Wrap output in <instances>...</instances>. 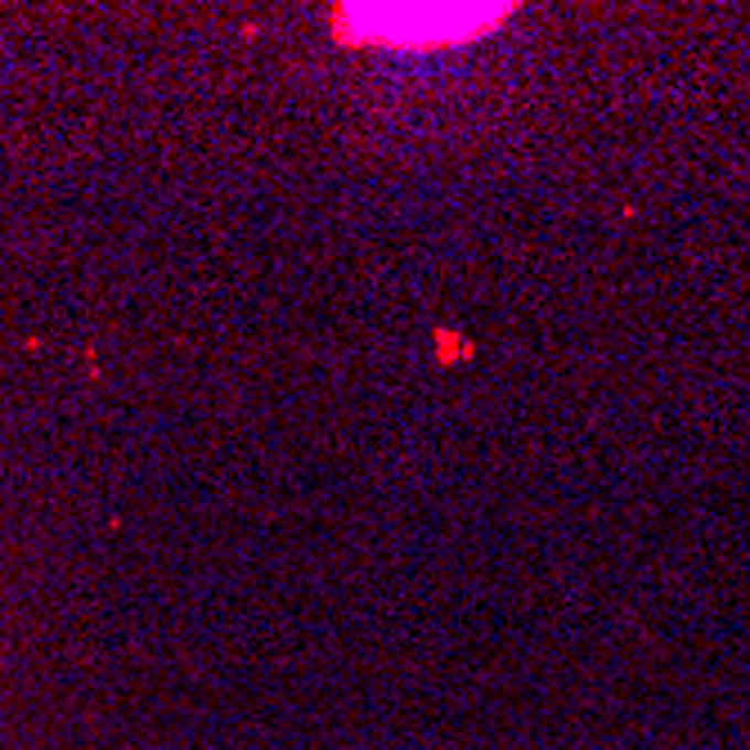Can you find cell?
Returning <instances> with one entry per match:
<instances>
[{
	"label": "cell",
	"mask_w": 750,
	"mask_h": 750,
	"mask_svg": "<svg viewBox=\"0 0 750 750\" xmlns=\"http://www.w3.org/2000/svg\"><path fill=\"white\" fill-rule=\"evenodd\" d=\"M485 10H463V6H441V10H422V6H400V10H346V23L364 41H383V45H446L468 32H476L490 19H472Z\"/></svg>",
	"instance_id": "1"
}]
</instances>
